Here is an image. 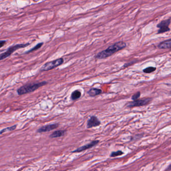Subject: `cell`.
<instances>
[{
	"instance_id": "cell-9",
	"label": "cell",
	"mask_w": 171,
	"mask_h": 171,
	"mask_svg": "<svg viewBox=\"0 0 171 171\" xmlns=\"http://www.w3.org/2000/svg\"><path fill=\"white\" fill-rule=\"evenodd\" d=\"M58 126H59L58 124H54L46 125L40 127L39 129H38V132L41 133V132H50L55 129H56L58 127Z\"/></svg>"
},
{
	"instance_id": "cell-17",
	"label": "cell",
	"mask_w": 171,
	"mask_h": 171,
	"mask_svg": "<svg viewBox=\"0 0 171 171\" xmlns=\"http://www.w3.org/2000/svg\"><path fill=\"white\" fill-rule=\"evenodd\" d=\"M16 125H14V126H11V127H10L6 128V129L2 130L1 132H0V134H1V133H3V132H6V131H13V130H15V129H16Z\"/></svg>"
},
{
	"instance_id": "cell-12",
	"label": "cell",
	"mask_w": 171,
	"mask_h": 171,
	"mask_svg": "<svg viewBox=\"0 0 171 171\" xmlns=\"http://www.w3.org/2000/svg\"><path fill=\"white\" fill-rule=\"evenodd\" d=\"M66 133V130H58L54 132L51 135L50 137L51 138H59L62 136H64Z\"/></svg>"
},
{
	"instance_id": "cell-19",
	"label": "cell",
	"mask_w": 171,
	"mask_h": 171,
	"mask_svg": "<svg viewBox=\"0 0 171 171\" xmlns=\"http://www.w3.org/2000/svg\"><path fill=\"white\" fill-rule=\"evenodd\" d=\"M7 41L5 40H0V48L3 47L6 44Z\"/></svg>"
},
{
	"instance_id": "cell-14",
	"label": "cell",
	"mask_w": 171,
	"mask_h": 171,
	"mask_svg": "<svg viewBox=\"0 0 171 171\" xmlns=\"http://www.w3.org/2000/svg\"><path fill=\"white\" fill-rule=\"evenodd\" d=\"M43 43H38L37 45H36L35 46H34L33 48H32V49L29 50H28V51H27L25 53V54L30 53L32 52H33L34 51L40 49L43 46Z\"/></svg>"
},
{
	"instance_id": "cell-8",
	"label": "cell",
	"mask_w": 171,
	"mask_h": 171,
	"mask_svg": "<svg viewBox=\"0 0 171 171\" xmlns=\"http://www.w3.org/2000/svg\"><path fill=\"white\" fill-rule=\"evenodd\" d=\"M101 124L100 121L95 116H92L87 121V126L88 129L96 127Z\"/></svg>"
},
{
	"instance_id": "cell-2",
	"label": "cell",
	"mask_w": 171,
	"mask_h": 171,
	"mask_svg": "<svg viewBox=\"0 0 171 171\" xmlns=\"http://www.w3.org/2000/svg\"><path fill=\"white\" fill-rule=\"evenodd\" d=\"M47 84L46 81H42L40 82H34L25 84L19 88L17 90V93L19 95H22L27 93H31L41 87L44 86Z\"/></svg>"
},
{
	"instance_id": "cell-1",
	"label": "cell",
	"mask_w": 171,
	"mask_h": 171,
	"mask_svg": "<svg viewBox=\"0 0 171 171\" xmlns=\"http://www.w3.org/2000/svg\"><path fill=\"white\" fill-rule=\"evenodd\" d=\"M126 47V43L120 41L109 46L107 49L97 54L95 58L97 59H104L111 56L114 54L119 51Z\"/></svg>"
},
{
	"instance_id": "cell-16",
	"label": "cell",
	"mask_w": 171,
	"mask_h": 171,
	"mask_svg": "<svg viewBox=\"0 0 171 171\" xmlns=\"http://www.w3.org/2000/svg\"><path fill=\"white\" fill-rule=\"evenodd\" d=\"M124 154V153L121 151H118L116 152H113L111 154V157H116V156H120Z\"/></svg>"
},
{
	"instance_id": "cell-13",
	"label": "cell",
	"mask_w": 171,
	"mask_h": 171,
	"mask_svg": "<svg viewBox=\"0 0 171 171\" xmlns=\"http://www.w3.org/2000/svg\"><path fill=\"white\" fill-rule=\"evenodd\" d=\"M81 96V92L79 90H75L72 92L71 94V98L72 101H76L77 99H79Z\"/></svg>"
},
{
	"instance_id": "cell-18",
	"label": "cell",
	"mask_w": 171,
	"mask_h": 171,
	"mask_svg": "<svg viewBox=\"0 0 171 171\" xmlns=\"http://www.w3.org/2000/svg\"><path fill=\"white\" fill-rule=\"evenodd\" d=\"M141 95V93H140V92H137L136 93H135L134 94L132 97V99L133 101H136V100H138V98L140 97Z\"/></svg>"
},
{
	"instance_id": "cell-15",
	"label": "cell",
	"mask_w": 171,
	"mask_h": 171,
	"mask_svg": "<svg viewBox=\"0 0 171 171\" xmlns=\"http://www.w3.org/2000/svg\"><path fill=\"white\" fill-rule=\"evenodd\" d=\"M156 70V68L154 67H149L143 70V72L146 73H151L153 72Z\"/></svg>"
},
{
	"instance_id": "cell-11",
	"label": "cell",
	"mask_w": 171,
	"mask_h": 171,
	"mask_svg": "<svg viewBox=\"0 0 171 171\" xmlns=\"http://www.w3.org/2000/svg\"><path fill=\"white\" fill-rule=\"evenodd\" d=\"M158 47L160 49L171 48V39L161 42Z\"/></svg>"
},
{
	"instance_id": "cell-4",
	"label": "cell",
	"mask_w": 171,
	"mask_h": 171,
	"mask_svg": "<svg viewBox=\"0 0 171 171\" xmlns=\"http://www.w3.org/2000/svg\"><path fill=\"white\" fill-rule=\"evenodd\" d=\"M64 60L63 58H60L59 59H56L55 60L47 62L43 66L41 69V71H49L57 67H58L62 65L64 63Z\"/></svg>"
},
{
	"instance_id": "cell-5",
	"label": "cell",
	"mask_w": 171,
	"mask_h": 171,
	"mask_svg": "<svg viewBox=\"0 0 171 171\" xmlns=\"http://www.w3.org/2000/svg\"><path fill=\"white\" fill-rule=\"evenodd\" d=\"M152 99L149 98L138 99V100L134 101L128 103L127 104V107H128V108H133V107L146 105L150 103Z\"/></svg>"
},
{
	"instance_id": "cell-6",
	"label": "cell",
	"mask_w": 171,
	"mask_h": 171,
	"mask_svg": "<svg viewBox=\"0 0 171 171\" xmlns=\"http://www.w3.org/2000/svg\"><path fill=\"white\" fill-rule=\"evenodd\" d=\"M171 23V20L168 19L166 20H163L159 23L157 25V27L160 28L158 31V34H161L165 33L170 31V28L169 26Z\"/></svg>"
},
{
	"instance_id": "cell-10",
	"label": "cell",
	"mask_w": 171,
	"mask_h": 171,
	"mask_svg": "<svg viewBox=\"0 0 171 171\" xmlns=\"http://www.w3.org/2000/svg\"><path fill=\"white\" fill-rule=\"evenodd\" d=\"M87 93L91 97H94L101 94L102 93V91L101 89L99 88H92L88 91Z\"/></svg>"
},
{
	"instance_id": "cell-3",
	"label": "cell",
	"mask_w": 171,
	"mask_h": 171,
	"mask_svg": "<svg viewBox=\"0 0 171 171\" xmlns=\"http://www.w3.org/2000/svg\"><path fill=\"white\" fill-rule=\"evenodd\" d=\"M30 43H26V44H20L14 45L10 47L7 50L1 54H0V61H1L3 59H6V58L8 57L11 55H12L14 52L16 51L17 50L21 48H23L27 47L29 45Z\"/></svg>"
},
{
	"instance_id": "cell-20",
	"label": "cell",
	"mask_w": 171,
	"mask_h": 171,
	"mask_svg": "<svg viewBox=\"0 0 171 171\" xmlns=\"http://www.w3.org/2000/svg\"><path fill=\"white\" fill-rule=\"evenodd\" d=\"M170 170H171V164L168 167V168L166 170V171H170Z\"/></svg>"
},
{
	"instance_id": "cell-7",
	"label": "cell",
	"mask_w": 171,
	"mask_h": 171,
	"mask_svg": "<svg viewBox=\"0 0 171 171\" xmlns=\"http://www.w3.org/2000/svg\"><path fill=\"white\" fill-rule=\"evenodd\" d=\"M99 141L98 140H93L91 141L90 143L87 144L86 145H84L83 146H82L79 148H78L77 149H75V151H73L72 153H80L83 151H84L85 150H86V149H89L90 148H92L93 147L96 146L98 143H99Z\"/></svg>"
}]
</instances>
